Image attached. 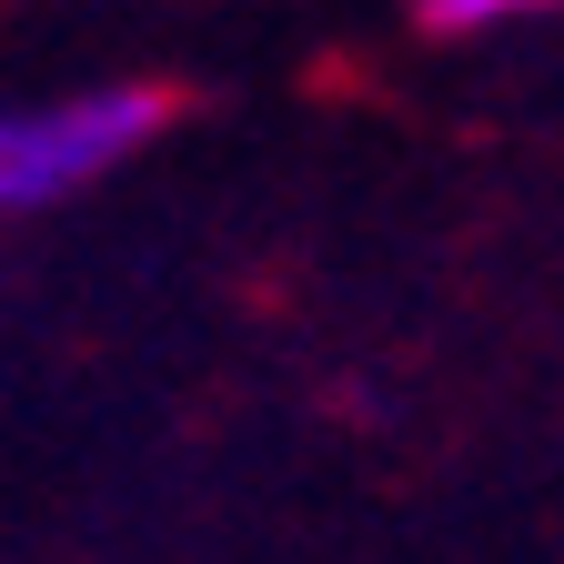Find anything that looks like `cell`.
Masks as SVG:
<instances>
[{"label":"cell","mask_w":564,"mask_h":564,"mask_svg":"<svg viewBox=\"0 0 564 564\" xmlns=\"http://www.w3.org/2000/svg\"><path fill=\"white\" fill-rule=\"evenodd\" d=\"M162 121H172V91L162 82H121V91H82V101L0 111V212H51L70 192H91Z\"/></svg>","instance_id":"6da1fadb"},{"label":"cell","mask_w":564,"mask_h":564,"mask_svg":"<svg viewBox=\"0 0 564 564\" xmlns=\"http://www.w3.org/2000/svg\"><path fill=\"white\" fill-rule=\"evenodd\" d=\"M564 0H423V31H494V21H544Z\"/></svg>","instance_id":"7a4b0ae2"}]
</instances>
